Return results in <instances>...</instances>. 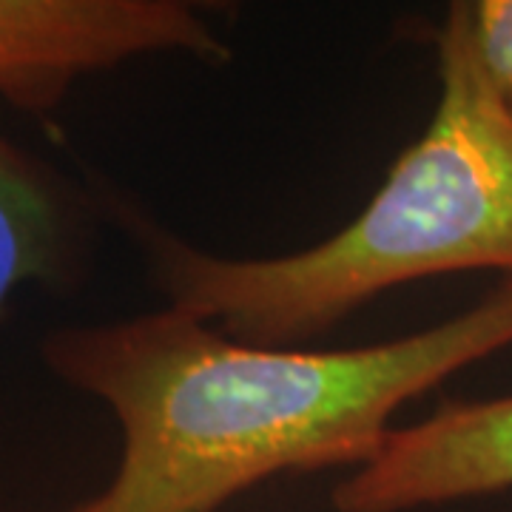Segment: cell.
<instances>
[{"label":"cell","mask_w":512,"mask_h":512,"mask_svg":"<svg viewBox=\"0 0 512 512\" xmlns=\"http://www.w3.org/2000/svg\"><path fill=\"white\" fill-rule=\"evenodd\" d=\"M507 348L512 276L439 325L359 348L251 345L171 305L49 330L46 370L120 427L109 484L57 512H217L285 473H353L404 404Z\"/></svg>","instance_id":"6da1fadb"},{"label":"cell","mask_w":512,"mask_h":512,"mask_svg":"<svg viewBox=\"0 0 512 512\" xmlns=\"http://www.w3.org/2000/svg\"><path fill=\"white\" fill-rule=\"evenodd\" d=\"M439 103L365 208L276 256H222L111 200L165 305L268 348H299L382 293L467 271L512 276V111L478 66L470 3L436 29Z\"/></svg>","instance_id":"7a4b0ae2"},{"label":"cell","mask_w":512,"mask_h":512,"mask_svg":"<svg viewBox=\"0 0 512 512\" xmlns=\"http://www.w3.org/2000/svg\"><path fill=\"white\" fill-rule=\"evenodd\" d=\"M154 55L220 66L231 46L188 0H0V103L57 109L97 72Z\"/></svg>","instance_id":"3957f363"},{"label":"cell","mask_w":512,"mask_h":512,"mask_svg":"<svg viewBox=\"0 0 512 512\" xmlns=\"http://www.w3.org/2000/svg\"><path fill=\"white\" fill-rule=\"evenodd\" d=\"M512 490V393L441 402L396 424L379 456L342 478L333 512H416Z\"/></svg>","instance_id":"277c9868"},{"label":"cell","mask_w":512,"mask_h":512,"mask_svg":"<svg viewBox=\"0 0 512 512\" xmlns=\"http://www.w3.org/2000/svg\"><path fill=\"white\" fill-rule=\"evenodd\" d=\"M92 251L89 200L0 128V313L20 288L80 285Z\"/></svg>","instance_id":"5b68a950"},{"label":"cell","mask_w":512,"mask_h":512,"mask_svg":"<svg viewBox=\"0 0 512 512\" xmlns=\"http://www.w3.org/2000/svg\"><path fill=\"white\" fill-rule=\"evenodd\" d=\"M470 29L481 72L512 111V0H473Z\"/></svg>","instance_id":"8992f818"}]
</instances>
